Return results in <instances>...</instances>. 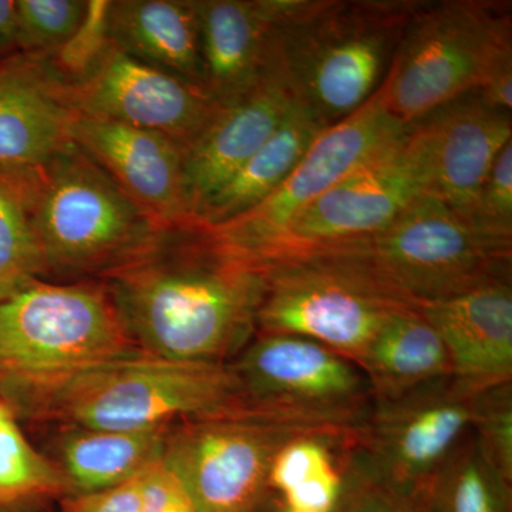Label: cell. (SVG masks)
<instances>
[{"mask_svg":"<svg viewBox=\"0 0 512 512\" xmlns=\"http://www.w3.org/2000/svg\"><path fill=\"white\" fill-rule=\"evenodd\" d=\"M241 406V389L228 363L178 362L136 350L50 387L18 419L147 431Z\"/></svg>","mask_w":512,"mask_h":512,"instance_id":"cell-3","label":"cell"},{"mask_svg":"<svg viewBox=\"0 0 512 512\" xmlns=\"http://www.w3.org/2000/svg\"><path fill=\"white\" fill-rule=\"evenodd\" d=\"M242 403L362 433L372 407L369 383L348 357L315 340L255 335L228 363Z\"/></svg>","mask_w":512,"mask_h":512,"instance_id":"cell-10","label":"cell"},{"mask_svg":"<svg viewBox=\"0 0 512 512\" xmlns=\"http://www.w3.org/2000/svg\"><path fill=\"white\" fill-rule=\"evenodd\" d=\"M325 130L308 110L293 104L264 146L202 205L195 222L205 227L222 224L264 201L291 175Z\"/></svg>","mask_w":512,"mask_h":512,"instance_id":"cell-24","label":"cell"},{"mask_svg":"<svg viewBox=\"0 0 512 512\" xmlns=\"http://www.w3.org/2000/svg\"><path fill=\"white\" fill-rule=\"evenodd\" d=\"M476 394L450 376L394 399L373 400L353 450L356 463L377 483L403 493H429L471 433Z\"/></svg>","mask_w":512,"mask_h":512,"instance_id":"cell-11","label":"cell"},{"mask_svg":"<svg viewBox=\"0 0 512 512\" xmlns=\"http://www.w3.org/2000/svg\"><path fill=\"white\" fill-rule=\"evenodd\" d=\"M97 281L138 350L194 363H229L255 338L266 285L197 222L160 229Z\"/></svg>","mask_w":512,"mask_h":512,"instance_id":"cell-1","label":"cell"},{"mask_svg":"<svg viewBox=\"0 0 512 512\" xmlns=\"http://www.w3.org/2000/svg\"><path fill=\"white\" fill-rule=\"evenodd\" d=\"M25 192L43 279L100 278L164 228L74 143L26 180Z\"/></svg>","mask_w":512,"mask_h":512,"instance_id":"cell-5","label":"cell"},{"mask_svg":"<svg viewBox=\"0 0 512 512\" xmlns=\"http://www.w3.org/2000/svg\"><path fill=\"white\" fill-rule=\"evenodd\" d=\"M143 476L117 487L70 498L66 512H140Z\"/></svg>","mask_w":512,"mask_h":512,"instance_id":"cell-34","label":"cell"},{"mask_svg":"<svg viewBox=\"0 0 512 512\" xmlns=\"http://www.w3.org/2000/svg\"><path fill=\"white\" fill-rule=\"evenodd\" d=\"M136 350L100 281L39 279L0 301V400L19 417L50 387Z\"/></svg>","mask_w":512,"mask_h":512,"instance_id":"cell-4","label":"cell"},{"mask_svg":"<svg viewBox=\"0 0 512 512\" xmlns=\"http://www.w3.org/2000/svg\"><path fill=\"white\" fill-rule=\"evenodd\" d=\"M421 195L419 168L404 138L383 156L323 192L248 259L265 264L370 237Z\"/></svg>","mask_w":512,"mask_h":512,"instance_id":"cell-13","label":"cell"},{"mask_svg":"<svg viewBox=\"0 0 512 512\" xmlns=\"http://www.w3.org/2000/svg\"><path fill=\"white\" fill-rule=\"evenodd\" d=\"M325 251L359 259L419 306L511 279L512 238L427 195L376 234Z\"/></svg>","mask_w":512,"mask_h":512,"instance_id":"cell-7","label":"cell"},{"mask_svg":"<svg viewBox=\"0 0 512 512\" xmlns=\"http://www.w3.org/2000/svg\"><path fill=\"white\" fill-rule=\"evenodd\" d=\"M72 141L164 228L194 224L184 187V147L116 121L77 114Z\"/></svg>","mask_w":512,"mask_h":512,"instance_id":"cell-16","label":"cell"},{"mask_svg":"<svg viewBox=\"0 0 512 512\" xmlns=\"http://www.w3.org/2000/svg\"><path fill=\"white\" fill-rule=\"evenodd\" d=\"M140 512H195L184 488L161 461L143 474Z\"/></svg>","mask_w":512,"mask_h":512,"instance_id":"cell-33","label":"cell"},{"mask_svg":"<svg viewBox=\"0 0 512 512\" xmlns=\"http://www.w3.org/2000/svg\"><path fill=\"white\" fill-rule=\"evenodd\" d=\"M66 494L56 468L37 451L15 413L0 400V504L15 505Z\"/></svg>","mask_w":512,"mask_h":512,"instance_id":"cell-27","label":"cell"},{"mask_svg":"<svg viewBox=\"0 0 512 512\" xmlns=\"http://www.w3.org/2000/svg\"><path fill=\"white\" fill-rule=\"evenodd\" d=\"M107 29L121 52L205 90L195 0L110 2Z\"/></svg>","mask_w":512,"mask_h":512,"instance_id":"cell-22","label":"cell"},{"mask_svg":"<svg viewBox=\"0 0 512 512\" xmlns=\"http://www.w3.org/2000/svg\"><path fill=\"white\" fill-rule=\"evenodd\" d=\"M512 46L511 3L423 2L404 29L384 77V107L404 126L483 82L498 53Z\"/></svg>","mask_w":512,"mask_h":512,"instance_id":"cell-8","label":"cell"},{"mask_svg":"<svg viewBox=\"0 0 512 512\" xmlns=\"http://www.w3.org/2000/svg\"><path fill=\"white\" fill-rule=\"evenodd\" d=\"M471 433L491 466L512 481V383L476 394Z\"/></svg>","mask_w":512,"mask_h":512,"instance_id":"cell-29","label":"cell"},{"mask_svg":"<svg viewBox=\"0 0 512 512\" xmlns=\"http://www.w3.org/2000/svg\"><path fill=\"white\" fill-rule=\"evenodd\" d=\"M249 512H293L291 508L286 505L285 501L282 500L281 495L274 493V491L268 490L261 498L258 503L254 505Z\"/></svg>","mask_w":512,"mask_h":512,"instance_id":"cell-36","label":"cell"},{"mask_svg":"<svg viewBox=\"0 0 512 512\" xmlns=\"http://www.w3.org/2000/svg\"><path fill=\"white\" fill-rule=\"evenodd\" d=\"M419 309L446 345L454 380L464 389L480 393L512 383L511 279L421 303Z\"/></svg>","mask_w":512,"mask_h":512,"instance_id":"cell-18","label":"cell"},{"mask_svg":"<svg viewBox=\"0 0 512 512\" xmlns=\"http://www.w3.org/2000/svg\"><path fill=\"white\" fill-rule=\"evenodd\" d=\"M258 265L266 285L256 335L301 336L355 363L387 323L419 308L369 266L342 252Z\"/></svg>","mask_w":512,"mask_h":512,"instance_id":"cell-6","label":"cell"},{"mask_svg":"<svg viewBox=\"0 0 512 512\" xmlns=\"http://www.w3.org/2000/svg\"><path fill=\"white\" fill-rule=\"evenodd\" d=\"M36 503L37 501L15 505L0 504V512H37Z\"/></svg>","mask_w":512,"mask_h":512,"instance_id":"cell-37","label":"cell"},{"mask_svg":"<svg viewBox=\"0 0 512 512\" xmlns=\"http://www.w3.org/2000/svg\"><path fill=\"white\" fill-rule=\"evenodd\" d=\"M67 90L82 116L153 131L184 150L222 109L201 87L138 62L113 43L90 73Z\"/></svg>","mask_w":512,"mask_h":512,"instance_id":"cell-14","label":"cell"},{"mask_svg":"<svg viewBox=\"0 0 512 512\" xmlns=\"http://www.w3.org/2000/svg\"><path fill=\"white\" fill-rule=\"evenodd\" d=\"M109 5V0H90L86 18L76 35L57 55L46 60L67 86L84 79L109 49Z\"/></svg>","mask_w":512,"mask_h":512,"instance_id":"cell-31","label":"cell"},{"mask_svg":"<svg viewBox=\"0 0 512 512\" xmlns=\"http://www.w3.org/2000/svg\"><path fill=\"white\" fill-rule=\"evenodd\" d=\"M404 126L377 92L355 113L326 128L291 175L264 201L222 224L205 227L212 238L251 258L323 192L402 143Z\"/></svg>","mask_w":512,"mask_h":512,"instance_id":"cell-12","label":"cell"},{"mask_svg":"<svg viewBox=\"0 0 512 512\" xmlns=\"http://www.w3.org/2000/svg\"><path fill=\"white\" fill-rule=\"evenodd\" d=\"M427 497L433 512H512V481L491 466L470 433L434 478Z\"/></svg>","mask_w":512,"mask_h":512,"instance_id":"cell-25","label":"cell"},{"mask_svg":"<svg viewBox=\"0 0 512 512\" xmlns=\"http://www.w3.org/2000/svg\"><path fill=\"white\" fill-rule=\"evenodd\" d=\"M355 447L346 458L342 493L333 512H433L427 494L403 493L363 473L353 456Z\"/></svg>","mask_w":512,"mask_h":512,"instance_id":"cell-30","label":"cell"},{"mask_svg":"<svg viewBox=\"0 0 512 512\" xmlns=\"http://www.w3.org/2000/svg\"><path fill=\"white\" fill-rule=\"evenodd\" d=\"M18 53L16 0H0V62Z\"/></svg>","mask_w":512,"mask_h":512,"instance_id":"cell-35","label":"cell"},{"mask_svg":"<svg viewBox=\"0 0 512 512\" xmlns=\"http://www.w3.org/2000/svg\"><path fill=\"white\" fill-rule=\"evenodd\" d=\"M356 365L369 383L373 400L394 399L453 376L446 345L419 308L387 323Z\"/></svg>","mask_w":512,"mask_h":512,"instance_id":"cell-23","label":"cell"},{"mask_svg":"<svg viewBox=\"0 0 512 512\" xmlns=\"http://www.w3.org/2000/svg\"><path fill=\"white\" fill-rule=\"evenodd\" d=\"M45 278L25 180L0 174V301Z\"/></svg>","mask_w":512,"mask_h":512,"instance_id":"cell-26","label":"cell"},{"mask_svg":"<svg viewBox=\"0 0 512 512\" xmlns=\"http://www.w3.org/2000/svg\"><path fill=\"white\" fill-rule=\"evenodd\" d=\"M47 460L70 497L93 494L136 480L160 463L167 430L117 431L47 424Z\"/></svg>","mask_w":512,"mask_h":512,"instance_id":"cell-21","label":"cell"},{"mask_svg":"<svg viewBox=\"0 0 512 512\" xmlns=\"http://www.w3.org/2000/svg\"><path fill=\"white\" fill-rule=\"evenodd\" d=\"M470 217L493 234L512 238V141L491 165Z\"/></svg>","mask_w":512,"mask_h":512,"instance_id":"cell-32","label":"cell"},{"mask_svg":"<svg viewBox=\"0 0 512 512\" xmlns=\"http://www.w3.org/2000/svg\"><path fill=\"white\" fill-rule=\"evenodd\" d=\"M295 100L284 80L266 73L241 100L222 107L184 151V187L192 218L281 126Z\"/></svg>","mask_w":512,"mask_h":512,"instance_id":"cell-19","label":"cell"},{"mask_svg":"<svg viewBox=\"0 0 512 512\" xmlns=\"http://www.w3.org/2000/svg\"><path fill=\"white\" fill-rule=\"evenodd\" d=\"M77 111L67 84L46 62H0V174L28 180L73 143Z\"/></svg>","mask_w":512,"mask_h":512,"instance_id":"cell-17","label":"cell"},{"mask_svg":"<svg viewBox=\"0 0 512 512\" xmlns=\"http://www.w3.org/2000/svg\"><path fill=\"white\" fill-rule=\"evenodd\" d=\"M87 8V0H16L20 55L52 59L76 35Z\"/></svg>","mask_w":512,"mask_h":512,"instance_id":"cell-28","label":"cell"},{"mask_svg":"<svg viewBox=\"0 0 512 512\" xmlns=\"http://www.w3.org/2000/svg\"><path fill=\"white\" fill-rule=\"evenodd\" d=\"M423 2L293 0L276 26L268 73L329 128L382 86L410 20Z\"/></svg>","mask_w":512,"mask_h":512,"instance_id":"cell-2","label":"cell"},{"mask_svg":"<svg viewBox=\"0 0 512 512\" xmlns=\"http://www.w3.org/2000/svg\"><path fill=\"white\" fill-rule=\"evenodd\" d=\"M313 433L360 437L359 431L325 421L241 406L170 426L161 463L195 512H249L268 488L279 451Z\"/></svg>","mask_w":512,"mask_h":512,"instance_id":"cell-9","label":"cell"},{"mask_svg":"<svg viewBox=\"0 0 512 512\" xmlns=\"http://www.w3.org/2000/svg\"><path fill=\"white\" fill-rule=\"evenodd\" d=\"M512 141V117L471 90L414 121L406 146L419 168L423 195L470 217L500 151Z\"/></svg>","mask_w":512,"mask_h":512,"instance_id":"cell-15","label":"cell"},{"mask_svg":"<svg viewBox=\"0 0 512 512\" xmlns=\"http://www.w3.org/2000/svg\"><path fill=\"white\" fill-rule=\"evenodd\" d=\"M201 29L204 87L221 107L265 79L276 26L293 0H195Z\"/></svg>","mask_w":512,"mask_h":512,"instance_id":"cell-20","label":"cell"}]
</instances>
